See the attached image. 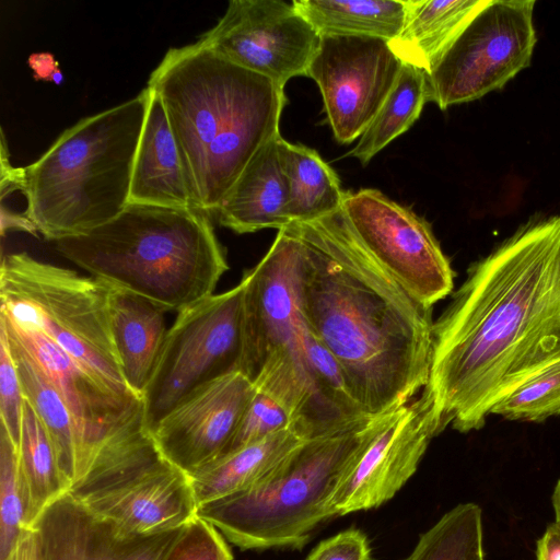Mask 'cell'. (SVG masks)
<instances>
[{"label": "cell", "instance_id": "17", "mask_svg": "<svg viewBox=\"0 0 560 560\" xmlns=\"http://www.w3.org/2000/svg\"><path fill=\"white\" fill-rule=\"evenodd\" d=\"M242 372L196 390L150 432L161 454L189 478L223 456L254 395Z\"/></svg>", "mask_w": 560, "mask_h": 560}, {"label": "cell", "instance_id": "39", "mask_svg": "<svg viewBox=\"0 0 560 560\" xmlns=\"http://www.w3.org/2000/svg\"><path fill=\"white\" fill-rule=\"evenodd\" d=\"M12 560H38L36 537L32 528L27 529L19 541Z\"/></svg>", "mask_w": 560, "mask_h": 560}, {"label": "cell", "instance_id": "40", "mask_svg": "<svg viewBox=\"0 0 560 560\" xmlns=\"http://www.w3.org/2000/svg\"><path fill=\"white\" fill-rule=\"evenodd\" d=\"M553 512H555V522L560 525V479L558 480L553 493L551 497Z\"/></svg>", "mask_w": 560, "mask_h": 560}, {"label": "cell", "instance_id": "11", "mask_svg": "<svg viewBox=\"0 0 560 560\" xmlns=\"http://www.w3.org/2000/svg\"><path fill=\"white\" fill-rule=\"evenodd\" d=\"M533 0H489L427 73L441 109L502 89L529 67L537 42Z\"/></svg>", "mask_w": 560, "mask_h": 560}, {"label": "cell", "instance_id": "38", "mask_svg": "<svg viewBox=\"0 0 560 560\" xmlns=\"http://www.w3.org/2000/svg\"><path fill=\"white\" fill-rule=\"evenodd\" d=\"M23 231L36 235L38 232L35 224L24 214L11 212L3 206L1 207V234L5 231Z\"/></svg>", "mask_w": 560, "mask_h": 560}, {"label": "cell", "instance_id": "7", "mask_svg": "<svg viewBox=\"0 0 560 560\" xmlns=\"http://www.w3.org/2000/svg\"><path fill=\"white\" fill-rule=\"evenodd\" d=\"M110 292L112 287L98 279L24 252L4 255L1 260L0 312L44 334L116 393L137 397L120 372L110 324Z\"/></svg>", "mask_w": 560, "mask_h": 560}, {"label": "cell", "instance_id": "12", "mask_svg": "<svg viewBox=\"0 0 560 560\" xmlns=\"http://www.w3.org/2000/svg\"><path fill=\"white\" fill-rule=\"evenodd\" d=\"M444 430L425 388L408 404L373 417L329 501L331 515L373 509L392 499Z\"/></svg>", "mask_w": 560, "mask_h": 560}, {"label": "cell", "instance_id": "25", "mask_svg": "<svg viewBox=\"0 0 560 560\" xmlns=\"http://www.w3.org/2000/svg\"><path fill=\"white\" fill-rule=\"evenodd\" d=\"M0 327L4 330L2 326ZM4 332L18 369L24 398L46 427L71 489L80 471V439L73 416L58 389L27 350L5 330Z\"/></svg>", "mask_w": 560, "mask_h": 560}, {"label": "cell", "instance_id": "31", "mask_svg": "<svg viewBox=\"0 0 560 560\" xmlns=\"http://www.w3.org/2000/svg\"><path fill=\"white\" fill-rule=\"evenodd\" d=\"M490 415L541 422L560 416V361L546 368L501 399Z\"/></svg>", "mask_w": 560, "mask_h": 560}, {"label": "cell", "instance_id": "4", "mask_svg": "<svg viewBox=\"0 0 560 560\" xmlns=\"http://www.w3.org/2000/svg\"><path fill=\"white\" fill-rule=\"evenodd\" d=\"M209 215L129 202L110 221L57 240L55 247L109 287L178 313L212 295L229 269Z\"/></svg>", "mask_w": 560, "mask_h": 560}, {"label": "cell", "instance_id": "8", "mask_svg": "<svg viewBox=\"0 0 560 560\" xmlns=\"http://www.w3.org/2000/svg\"><path fill=\"white\" fill-rule=\"evenodd\" d=\"M69 493L136 535L182 528L198 508L190 478L161 454L142 412L102 444Z\"/></svg>", "mask_w": 560, "mask_h": 560}, {"label": "cell", "instance_id": "20", "mask_svg": "<svg viewBox=\"0 0 560 560\" xmlns=\"http://www.w3.org/2000/svg\"><path fill=\"white\" fill-rule=\"evenodd\" d=\"M250 159L219 205V223L235 233L278 231L291 223L287 213L288 187L282 172L278 137Z\"/></svg>", "mask_w": 560, "mask_h": 560}, {"label": "cell", "instance_id": "33", "mask_svg": "<svg viewBox=\"0 0 560 560\" xmlns=\"http://www.w3.org/2000/svg\"><path fill=\"white\" fill-rule=\"evenodd\" d=\"M164 560H233V556L224 536L196 516L182 528Z\"/></svg>", "mask_w": 560, "mask_h": 560}, {"label": "cell", "instance_id": "28", "mask_svg": "<svg viewBox=\"0 0 560 560\" xmlns=\"http://www.w3.org/2000/svg\"><path fill=\"white\" fill-rule=\"evenodd\" d=\"M16 452L30 489L32 526L46 506L69 492L70 485L46 427L26 399Z\"/></svg>", "mask_w": 560, "mask_h": 560}, {"label": "cell", "instance_id": "36", "mask_svg": "<svg viewBox=\"0 0 560 560\" xmlns=\"http://www.w3.org/2000/svg\"><path fill=\"white\" fill-rule=\"evenodd\" d=\"M536 560H560V525L556 522L549 524L538 539Z\"/></svg>", "mask_w": 560, "mask_h": 560}, {"label": "cell", "instance_id": "34", "mask_svg": "<svg viewBox=\"0 0 560 560\" xmlns=\"http://www.w3.org/2000/svg\"><path fill=\"white\" fill-rule=\"evenodd\" d=\"M24 394L7 335L0 327V418L15 448L18 446L24 407Z\"/></svg>", "mask_w": 560, "mask_h": 560}, {"label": "cell", "instance_id": "1", "mask_svg": "<svg viewBox=\"0 0 560 560\" xmlns=\"http://www.w3.org/2000/svg\"><path fill=\"white\" fill-rule=\"evenodd\" d=\"M560 361V219L534 217L475 262L433 322L425 390L444 429L491 409Z\"/></svg>", "mask_w": 560, "mask_h": 560}, {"label": "cell", "instance_id": "15", "mask_svg": "<svg viewBox=\"0 0 560 560\" xmlns=\"http://www.w3.org/2000/svg\"><path fill=\"white\" fill-rule=\"evenodd\" d=\"M402 65L388 40L322 36L306 77L319 88L327 120L339 143L360 138L388 96Z\"/></svg>", "mask_w": 560, "mask_h": 560}, {"label": "cell", "instance_id": "41", "mask_svg": "<svg viewBox=\"0 0 560 560\" xmlns=\"http://www.w3.org/2000/svg\"><path fill=\"white\" fill-rule=\"evenodd\" d=\"M51 82L59 85L63 82V74L60 69H57L51 78Z\"/></svg>", "mask_w": 560, "mask_h": 560}, {"label": "cell", "instance_id": "6", "mask_svg": "<svg viewBox=\"0 0 560 560\" xmlns=\"http://www.w3.org/2000/svg\"><path fill=\"white\" fill-rule=\"evenodd\" d=\"M373 417L305 441L252 487L197 508L241 549L303 547L332 517L329 501Z\"/></svg>", "mask_w": 560, "mask_h": 560}, {"label": "cell", "instance_id": "23", "mask_svg": "<svg viewBox=\"0 0 560 560\" xmlns=\"http://www.w3.org/2000/svg\"><path fill=\"white\" fill-rule=\"evenodd\" d=\"M305 441L289 429L219 457L190 477L197 505L252 487Z\"/></svg>", "mask_w": 560, "mask_h": 560}, {"label": "cell", "instance_id": "29", "mask_svg": "<svg viewBox=\"0 0 560 560\" xmlns=\"http://www.w3.org/2000/svg\"><path fill=\"white\" fill-rule=\"evenodd\" d=\"M481 509L463 503L423 533L407 560H485Z\"/></svg>", "mask_w": 560, "mask_h": 560}, {"label": "cell", "instance_id": "30", "mask_svg": "<svg viewBox=\"0 0 560 560\" xmlns=\"http://www.w3.org/2000/svg\"><path fill=\"white\" fill-rule=\"evenodd\" d=\"M31 528V494L16 448L0 429V560L9 559Z\"/></svg>", "mask_w": 560, "mask_h": 560}, {"label": "cell", "instance_id": "10", "mask_svg": "<svg viewBox=\"0 0 560 560\" xmlns=\"http://www.w3.org/2000/svg\"><path fill=\"white\" fill-rule=\"evenodd\" d=\"M242 351V281L178 312L141 396L148 431L199 388L240 371Z\"/></svg>", "mask_w": 560, "mask_h": 560}, {"label": "cell", "instance_id": "26", "mask_svg": "<svg viewBox=\"0 0 560 560\" xmlns=\"http://www.w3.org/2000/svg\"><path fill=\"white\" fill-rule=\"evenodd\" d=\"M295 10L323 35L396 38L405 23L407 0H294Z\"/></svg>", "mask_w": 560, "mask_h": 560}, {"label": "cell", "instance_id": "16", "mask_svg": "<svg viewBox=\"0 0 560 560\" xmlns=\"http://www.w3.org/2000/svg\"><path fill=\"white\" fill-rule=\"evenodd\" d=\"M0 326L27 350L71 411L80 439L79 480L101 445L142 411L141 399L113 390L34 327L1 312Z\"/></svg>", "mask_w": 560, "mask_h": 560}, {"label": "cell", "instance_id": "5", "mask_svg": "<svg viewBox=\"0 0 560 560\" xmlns=\"http://www.w3.org/2000/svg\"><path fill=\"white\" fill-rule=\"evenodd\" d=\"M150 91L85 117L24 167V214L47 240L84 233L129 203Z\"/></svg>", "mask_w": 560, "mask_h": 560}, {"label": "cell", "instance_id": "35", "mask_svg": "<svg viewBox=\"0 0 560 560\" xmlns=\"http://www.w3.org/2000/svg\"><path fill=\"white\" fill-rule=\"evenodd\" d=\"M306 560H371V547L364 533L349 528L322 541Z\"/></svg>", "mask_w": 560, "mask_h": 560}, {"label": "cell", "instance_id": "22", "mask_svg": "<svg viewBox=\"0 0 560 560\" xmlns=\"http://www.w3.org/2000/svg\"><path fill=\"white\" fill-rule=\"evenodd\" d=\"M489 0H407L404 26L389 42L404 62L428 73Z\"/></svg>", "mask_w": 560, "mask_h": 560}, {"label": "cell", "instance_id": "2", "mask_svg": "<svg viewBox=\"0 0 560 560\" xmlns=\"http://www.w3.org/2000/svg\"><path fill=\"white\" fill-rule=\"evenodd\" d=\"M285 228L300 243L305 323L341 365L364 415L408 404L429 381L431 308L368 252L343 208Z\"/></svg>", "mask_w": 560, "mask_h": 560}, {"label": "cell", "instance_id": "42", "mask_svg": "<svg viewBox=\"0 0 560 560\" xmlns=\"http://www.w3.org/2000/svg\"><path fill=\"white\" fill-rule=\"evenodd\" d=\"M559 219H560V213L558 214Z\"/></svg>", "mask_w": 560, "mask_h": 560}, {"label": "cell", "instance_id": "24", "mask_svg": "<svg viewBox=\"0 0 560 560\" xmlns=\"http://www.w3.org/2000/svg\"><path fill=\"white\" fill-rule=\"evenodd\" d=\"M278 152L288 187L291 222L314 221L340 210L346 192L331 167L313 149L278 137Z\"/></svg>", "mask_w": 560, "mask_h": 560}, {"label": "cell", "instance_id": "14", "mask_svg": "<svg viewBox=\"0 0 560 560\" xmlns=\"http://www.w3.org/2000/svg\"><path fill=\"white\" fill-rule=\"evenodd\" d=\"M322 36L281 0H232L224 14L197 42L280 86L306 75Z\"/></svg>", "mask_w": 560, "mask_h": 560}, {"label": "cell", "instance_id": "13", "mask_svg": "<svg viewBox=\"0 0 560 560\" xmlns=\"http://www.w3.org/2000/svg\"><path fill=\"white\" fill-rule=\"evenodd\" d=\"M342 208L368 252L417 301L432 308L452 293L455 272L423 218L373 188L346 192Z\"/></svg>", "mask_w": 560, "mask_h": 560}, {"label": "cell", "instance_id": "27", "mask_svg": "<svg viewBox=\"0 0 560 560\" xmlns=\"http://www.w3.org/2000/svg\"><path fill=\"white\" fill-rule=\"evenodd\" d=\"M427 102V73L404 63L388 96L349 155L366 165L413 125Z\"/></svg>", "mask_w": 560, "mask_h": 560}, {"label": "cell", "instance_id": "37", "mask_svg": "<svg viewBox=\"0 0 560 560\" xmlns=\"http://www.w3.org/2000/svg\"><path fill=\"white\" fill-rule=\"evenodd\" d=\"M27 62L35 80L51 81L54 73L59 69L58 61L50 52L32 54Z\"/></svg>", "mask_w": 560, "mask_h": 560}, {"label": "cell", "instance_id": "9", "mask_svg": "<svg viewBox=\"0 0 560 560\" xmlns=\"http://www.w3.org/2000/svg\"><path fill=\"white\" fill-rule=\"evenodd\" d=\"M301 248L287 229L243 283V351L240 372L252 382L265 378L302 396L323 420L336 419L314 386L305 348V323L299 289Z\"/></svg>", "mask_w": 560, "mask_h": 560}, {"label": "cell", "instance_id": "32", "mask_svg": "<svg viewBox=\"0 0 560 560\" xmlns=\"http://www.w3.org/2000/svg\"><path fill=\"white\" fill-rule=\"evenodd\" d=\"M293 427L294 419L288 407L267 390L255 386L254 395L224 455L269 435L294 430Z\"/></svg>", "mask_w": 560, "mask_h": 560}, {"label": "cell", "instance_id": "19", "mask_svg": "<svg viewBox=\"0 0 560 560\" xmlns=\"http://www.w3.org/2000/svg\"><path fill=\"white\" fill-rule=\"evenodd\" d=\"M149 91L147 115L133 162L129 202L203 211L161 98L150 88Z\"/></svg>", "mask_w": 560, "mask_h": 560}, {"label": "cell", "instance_id": "21", "mask_svg": "<svg viewBox=\"0 0 560 560\" xmlns=\"http://www.w3.org/2000/svg\"><path fill=\"white\" fill-rule=\"evenodd\" d=\"M110 324L120 372L141 399L166 338L165 311L136 293L112 288Z\"/></svg>", "mask_w": 560, "mask_h": 560}, {"label": "cell", "instance_id": "18", "mask_svg": "<svg viewBox=\"0 0 560 560\" xmlns=\"http://www.w3.org/2000/svg\"><path fill=\"white\" fill-rule=\"evenodd\" d=\"M31 528L38 560H164L182 530L131 534L69 492L46 506Z\"/></svg>", "mask_w": 560, "mask_h": 560}, {"label": "cell", "instance_id": "3", "mask_svg": "<svg viewBox=\"0 0 560 560\" xmlns=\"http://www.w3.org/2000/svg\"><path fill=\"white\" fill-rule=\"evenodd\" d=\"M148 86L161 98L202 210L215 213L254 154L280 135L284 88L199 42L168 49Z\"/></svg>", "mask_w": 560, "mask_h": 560}]
</instances>
